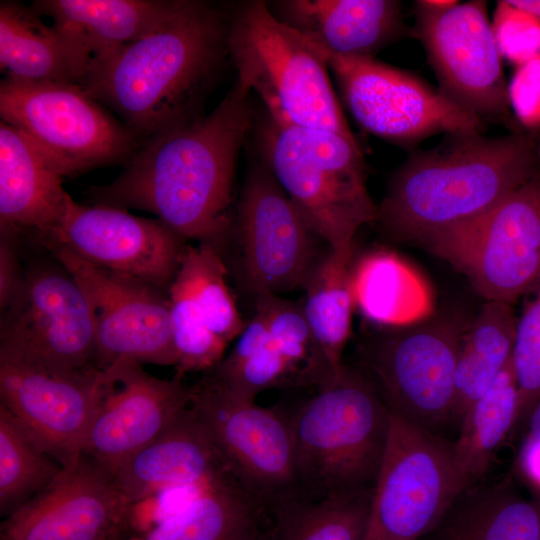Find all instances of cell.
I'll return each instance as SVG.
<instances>
[{
	"label": "cell",
	"mask_w": 540,
	"mask_h": 540,
	"mask_svg": "<svg viewBox=\"0 0 540 540\" xmlns=\"http://www.w3.org/2000/svg\"><path fill=\"white\" fill-rule=\"evenodd\" d=\"M99 372H63L0 351V403L65 467L83 453L98 402Z\"/></svg>",
	"instance_id": "cell-18"
},
{
	"label": "cell",
	"mask_w": 540,
	"mask_h": 540,
	"mask_svg": "<svg viewBox=\"0 0 540 540\" xmlns=\"http://www.w3.org/2000/svg\"><path fill=\"white\" fill-rule=\"evenodd\" d=\"M32 6L0 4V66L6 76L81 85L92 61L88 47L65 29L48 25Z\"/></svg>",
	"instance_id": "cell-24"
},
{
	"label": "cell",
	"mask_w": 540,
	"mask_h": 540,
	"mask_svg": "<svg viewBox=\"0 0 540 540\" xmlns=\"http://www.w3.org/2000/svg\"><path fill=\"white\" fill-rule=\"evenodd\" d=\"M191 386L150 375L141 363L120 359L101 369L98 402L85 445L108 472L163 433L188 407Z\"/></svg>",
	"instance_id": "cell-20"
},
{
	"label": "cell",
	"mask_w": 540,
	"mask_h": 540,
	"mask_svg": "<svg viewBox=\"0 0 540 540\" xmlns=\"http://www.w3.org/2000/svg\"><path fill=\"white\" fill-rule=\"evenodd\" d=\"M228 267L207 244H188L168 294L171 308L229 344L246 323L227 285Z\"/></svg>",
	"instance_id": "cell-31"
},
{
	"label": "cell",
	"mask_w": 540,
	"mask_h": 540,
	"mask_svg": "<svg viewBox=\"0 0 540 540\" xmlns=\"http://www.w3.org/2000/svg\"><path fill=\"white\" fill-rule=\"evenodd\" d=\"M183 0H40L42 16L80 39L92 59L136 41L161 26Z\"/></svg>",
	"instance_id": "cell-26"
},
{
	"label": "cell",
	"mask_w": 540,
	"mask_h": 540,
	"mask_svg": "<svg viewBox=\"0 0 540 540\" xmlns=\"http://www.w3.org/2000/svg\"><path fill=\"white\" fill-rule=\"evenodd\" d=\"M25 262L22 282L1 311L0 351L54 370H100L92 313L72 274L47 250Z\"/></svg>",
	"instance_id": "cell-11"
},
{
	"label": "cell",
	"mask_w": 540,
	"mask_h": 540,
	"mask_svg": "<svg viewBox=\"0 0 540 540\" xmlns=\"http://www.w3.org/2000/svg\"><path fill=\"white\" fill-rule=\"evenodd\" d=\"M251 131L259 161L329 247L354 245L358 229L377 220L356 140L281 122L267 113L255 116Z\"/></svg>",
	"instance_id": "cell-5"
},
{
	"label": "cell",
	"mask_w": 540,
	"mask_h": 540,
	"mask_svg": "<svg viewBox=\"0 0 540 540\" xmlns=\"http://www.w3.org/2000/svg\"><path fill=\"white\" fill-rule=\"evenodd\" d=\"M228 52L238 83L272 118L356 140L334 93L326 57L281 21L265 1L229 11Z\"/></svg>",
	"instance_id": "cell-6"
},
{
	"label": "cell",
	"mask_w": 540,
	"mask_h": 540,
	"mask_svg": "<svg viewBox=\"0 0 540 540\" xmlns=\"http://www.w3.org/2000/svg\"><path fill=\"white\" fill-rule=\"evenodd\" d=\"M44 153L15 127L0 122V228L26 238L49 231L69 193Z\"/></svg>",
	"instance_id": "cell-23"
},
{
	"label": "cell",
	"mask_w": 540,
	"mask_h": 540,
	"mask_svg": "<svg viewBox=\"0 0 540 540\" xmlns=\"http://www.w3.org/2000/svg\"><path fill=\"white\" fill-rule=\"evenodd\" d=\"M373 490L310 498L301 493L272 510L273 540H363Z\"/></svg>",
	"instance_id": "cell-34"
},
{
	"label": "cell",
	"mask_w": 540,
	"mask_h": 540,
	"mask_svg": "<svg viewBox=\"0 0 540 540\" xmlns=\"http://www.w3.org/2000/svg\"><path fill=\"white\" fill-rule=\"evenodd\" d=\"M418 2L421 5L430 9H434V10L448 9L455 6L458 3V1H454V0H421Z\"/></svg>",
	"instance_id": "cell-43"
},
{
	"label": "cell",
	"mask_w": 540,
	"mask_h": 540,
	"mask_svg": "<svg viewBox=\"0 0 540 540\" xmlns=\"http://www.w3.org/2000/svg\"><path fill=\"white\" fill-rule=\"evenodd\" d=\"M509 2L540 21V0H509Z\"/></svg>",
	"instance_id": "cell-41"
},
{
	"label": "cell",
	"mask_w": 540,
	"mask_h": 540,
	"mask_svg": "<svg viewBox=\"0 0 540 540\" xmlns=\"http://www.w3.org/2000/svg\"><path fill=\"white\" fill-rule=\"evenodd\" d=\"M249 96L235 82L209 115L144 141L114 180L86 191L91 205L150 212L223 257L235 214L237 157L255 119Z\"/></svg>",
	"instance_id": "cell-1"
},
{
	"label": "cell",
	"mask_w": 540,
	"mask_h": 540,
	"mask_svg": "<svg viewBox=\"0 0 540 540\" xmlns=\"http://www.w3.org/2000/svg\"><path fill=\"white\" fill-rule=\"evenodd\" d=\"M343 100L366 131L410 143L437 133L481 134L484 122L440 89L374 57H329Z\"/></svg>",
	"instance_id": "cell-13"
},
{
	"label": "cell",
	"mask_w": 540,
	"mask_h": 540,
	"mask_svg": "<svg viewBox=\"0 0 540 540\" xmlns=\"http://www.w3.org/2000/svg\"><path fill=\"white\" fill-rule=\"evenodd\" d=\"M292 434L301 494L322 498L374 489L386 450L390 410L370 375L344 365L294 410Z\"/></svg>",
	"instance_id": "cell-4"
},
{
	"label": "cell",
	"mask_w": 540,
	"mask_h": 540,
	"mask_svg": "<svg viewBox=\"0 0 540 540\" xmlns=\"http://www.w3.org/2000/svg\"><path fill=\"white\" fill-rule=\"evenodd\" d=\"M517 405L518 388L511 359L461 420L453 453L466 487L483 480L494 452L515 427Z\"/></svg>",
	"instance_id": "cell-33"
},
{
	"label": "cell",
	"mask_w": 540,
	"mask_h": 540,
	"mask_svg": "<svg viewBox=\"0 0 540 540\" xmlns=\"http://www.w3.org/2000/svg\"><path fill=\"white\" fill-rule=\"evenodd\" d=\"M420 243L486 301L512 305L540 280V173L484 214Z\"/></svg>",
	"instance_id": "cell-9"
},
{
	"label": "cell",
	"mask_w": 540,
	"mask_h": 540,
	"mask_svg": "<svg viewBox=\"0 0 540 540\" xmlns=\"http://www.w3.org/2000/svg\"><path fill=\"white\" fill-rule=\"evenodd\" d=\"M518 466L526 479L540 490V439L525 438L518 456Z\"/></svg>",
	"instance_id": "cell-40"
},
{
	"label": "cell",
	"mask_w": 540,
	"mask_h": 540,
	"mask_svg": "<svg viewBox=\"0 0 540 540\" xmlns=\"http://www.w3.org/2000/svg\"><path fill=\"white\" fill-rule=\"evenodd\" d=\"M42 248L72 274L87 298L100 370L120 359L175 367L168 291L95 265L64 247Z\"/></svg>",
	"instance_id": "cell-15"
},
{
	"label": "cell",
	"mask_w": 540,
	"mask_h": 540,
	"mask_svg": "<svg viewBox=\"0 0 540 540\" xmlns=\"http://www.w3.org/2000/svg\"><path fill=\"white\" fill-rule=\"evenodd\" d=\"M491 25L502 59L517 67L540 57V21L509 0L497 2Z\"/></svg>",
	"instance_id": "cell-37"
},
{
	"label": "cell",
	"mask_w": 540,
	"mask_h": 540,
	"mask_svg": "<svg viewBox=\"0 0 540 540\" xmlns=\"http://www.w3.org/2000/svg\"><path fill=\"white\" fill-rule=\"evenodd\" d=\"M229 11L183 0L148 35L93 58L84 90L144 141L199 117L228 52Z\"/></svg>",
	"instance_id": "cell-2"
},
{
	"label": "cell",
	"mask_w": 540,
	"mask_h": 540,
	"mask_svg": "<svg viewBox=\"0 0 540 540\" xmlns=\"http://www.w3.org/2000/svg\"><path fill=\"white\" fill-rule=\"evenodd\" d=\"M204 373L205 378L228 394L249 402H255L259 393L270 389L312 387L256 310L230 353Z\"/></svg>",
	"instance_id": "cell-30"
},
{
	"label": "cell",
	"mask_w": 540,
	"mask_h": 540,
	"mask_svg": "<svg viewBox=\"0 0 540 540\" xmlns=\"http://www.w3.org/2000/svg\"><path fill=\"white\" fill-rule=\"evenodd\" d=\"M465 487L453 443L390 412L363 540H420Z\"/></svg>",
	"instance_id": "cell-10"
},
{
	"label": "cell",
	"mask_w": 540,
	"mask_h": 540,
	"mask_svg": "<svg viewBox=\"0 0 540 540\" xmlns=\"http://www.w3.org/2000/svg\"><path fill=\"white\" fill-rule=\"evenodd\" d=\"M414 35L422 43L440 90L480 119L511 125L507 84L486 2L434 10L416 1Z\"/></svg>",
	"instance_id": "cell-16"
},
{
	"label": "cell",
	"mask_w": 540,
	"mask_h": 540,
	"mask_svg": "<svg viewBox=\"0 0 540 540\" xmlns=\"http://www.w3.org/2000/svg\"><path fill=\"white\" fill-rule=\"evenodd\" d=\"M450 312L377 328L359 347L363 369L390 412L431 432L452 423L457 359L469 325Z\"/></svg>",
	"instance_id": "cell-8"
},
{
	"label": "cell",
	"mask_w": 540,
	"mask_h": 540,
	"mask_svg": "<svg viewBox=\"0 0 540 540\" xmlns=\"http://www.w3.org/2000/svg\"><path fill=\"white\" fill-rule=\"evenodd\" d=\"M0 116L29 138L63 178L126 164L144 142L78 84L5 76Z\"/></svg>",
	"instance_id": "cell-7"
},
{
	"label": "cell",
	"mask_w": 540,
	"mask_h": 540,
	"mask_svg": "<svg viewBox=\"0 0 540 540\" xmlns=\"http://www.w3.org/2000/svg\"><path fill=\"white\" fill-rule=\"evenodd\" d=\"M517 318L512 363L518 388L515 427L528 422L540 399V280Z\"/></svg>",
	"instance_id": "cell-36"
},
{
	"label": "cell",
	"mask_w": 540,
	"mask_h": 540,
	"mask_svg": "<svg viewBox=\"0 0 540 540\" xmlns=\"http://www.w3.org/2000/svg\"><path fill=\"white\" fill-rule=\"evenodd\" d=\"M265 508L227 471L145 535L122 540H251Z\"/></svg>",
	"instance_id": "cell-27"
},
{
	"label": "cell",
	"mask_w": 540,
	"mask_h": 540,
	"mask_svg": "<svg viewBox=\"0 0 540 540\" xmlns=\"http://www.w3.org/2000/svg\"><path fill=\"white\" fill-rule=\"evenodd\" d=\"M420 540H540V498L524 497L511 479L480 480L459 491Z\"/></svg>",
	"instance_id": "cell-25"
},
{
	"label": "cell",
	"mask_w": 540,
	"mask_h": 540,
	"mask_svg": "<svg viewBox=\"0 0 540 540\" xmlns=\"http://www.w3.org/2000/svg\"><path fill=\"white\" fill-rule=\"evenodd\" d=\"M40 247L60 246L82 259L169 291L188 240L157 218L118 208L83 205L69 195L57 223L26 238Z\"/></svg>",
	"instance_id": "cell-17"
},
{
	"label": "cell",
	"mask_w": 540,
	"mask_h": 540,
	"mask_svg": "<svg viewBox=\"0 0 540 540\" xmlns=\"http://www.w3.org/2000/svg\"><path fill=\"white\" fill-rule=\"evenodd\" d=\"M251 540H266V538L264 537V535L260 532L258 535H256L254 538H252Z\"/></svg>",
	"instance_id": "cell-44"
},
{
	"label": "cell",
	"mask_w": 540,
	"mask_h": 540,
	"mask_svg": "<svg viewBox=\"0 0 540 540\" xmlns=\"http://www.w3.org/2000/svg\"><path fill=\"white\" fill-rule=\"evenodd\" d=\"M510 109L518 124L529 131L540 129V57L515 68L507 84Z\"/></svg>",
	"instance_id": "cell-38"
},
{
	"label": "cell",
	"mask_w": 540,
	"mask_h": 540,
	"mask_svg": "<svg viewBox=\"0 0 540 540\" xmlns=\"http://www.w3.org/2000/svg\"><path fill=\"white\" fill-rule=\"evenodd\" d=\"M355 307L380 327H402L432 315L425 279L393 252L376 250L356 258L352 275Z\"/></svg>",
	"instance_id": "cell-28"
},
{
	"label": "cell",
	"mask_w": 540,
	"mask_h": 540,
	"mask_svg": "<svg viewBox=\"0 0 540 540\" xmlns=\"http://www.w3.org/2000/svg\"><path fill=\"white\" fill-rule=\"evenodd\" d=\"M134 506L105 468L81 454L5 517L0 540H119Z\"/></svg>",
	"instance_id": "cell-19"
},
{
	"label": "cell",
	"mask_w": 540,
	"mask_h": 540,
	"mask_svg": "<svg viewBox=\"0 0 540 540\" xmlns=\"http://www.w3.org/2000/svg\"><path fill=\"white\" fill-rule=\"evenodd\" d=\"M272 12L329 57H374L402 30L394 0H282Z\"/></svg>",
	"instance_id": "cell-22"
},
{
	"label": "cell",
	"mask_w": 540,
	"mask_h": 540,
	"mask_svg": "<svg viewBox=\"0 0 540 540\" xmlns=\"http://www.w3.org/2000/svg\"><path fill=\"white\" fill-rule=\"evenodd\" d=\"M21 233L0 228V310L3 311L20 286L25 263L22 259Z\"/></svg>",
	"instance_id": "cell-39"
},
{
	"label": "cell",
	"mask_w": 540,
	"mask_h": 540,
	"mask_svg": "<svg viewBox=\"0 0 540 540\" xmlns=\"http://www.w3.org/2000/svg\"><path fill=\"white\" fill-rule=\"evenodd\" d=\"M189 408L228 470L266 508L301 493L283 409L237 399L204 376L191 386Z\"/></svg>",
	"instance_id": "cell-12"
},
{
	"label": "cell",
	"mask_w": 540,
	"mask_h": 540,
	"mask_svg": "<svg viewBox=\"0 0 540 540\" xmlns=\"http://www.w3.org/2000/svg\"><path fill=\"white\" fill-rule=\"evenodd\" d=\"M451 138L394 176L376 220L390 237L421 242L464 224L540 173V148L527 134Z\"/></svg>",
	"instance_id": "cell-3"
},
{
	"label": "cell",
	"mask_w": 540,
	"mask_h": 540,
	"mask_svg": "<svg viewBox=\"0 0 540 540\" xmlns=\"http://www.w3.org/2000/svg\"><path fill=\"white\" fill-rule=\"evenodd\" d=\"M226 471L188 405L163 433L109 473L123 495L136 505L166 490L203 487Z\"/></svg>",
	"instance_id": "cell-21"
},
{
	"label": "cell",
	"mask_w": 540,
	"mask_h": 540,
	"mask_svg": "<svg viewBox=\"0 0 540 540\" xmlns=\"http://www.w3.org/2000/svg\"><path fill=\"white\" fill-rule=\"evenodd\" d=\"M517 317L511 304L486 301L470 320L457 359L452 423L469 408L511 361Z\"/></svg>",
	"instance_id": "cell-32"
},
{
	"label": "cell",
	"mask_w": 540,
	"mask_h": 540,
	"mask_svg": "<svg viewBox=\"0 0 540 540\" xmlns=\"http://www.w3.org/2000/svg\"><path fill=\"white\" fill-rule=\"evenodd\" d=\"M526 437L540 439V399L536 403L528 420V433Z\"/></svg>",
	"instance_id": "cell-42"
},
{
	"label": "cell",
	"mask_w": 540,
	"mask_h": 540,
	"mask_svg": "<svg viewBox=\"0 0 540 540\" xmlns=\"http://www.w3.org/2000/svg\"><path fill=\"white\" fill-rule=\"evenodd\" d=\"M63 466L0 403V512L5 517L44 489Z\"/></svg>",
	"instance_id": "cell-35"
},
{
	"label": "cell",
	"mask_w": 540,
	"mask_h": 540,
	"mask_svg": "<svg viewBox=\"0 0 540 540\" xmlns=\"http://www.w3.org/2000/svg\"><path fill=\"white\" fill-rule=\"evenodd\" d=\"M319 240L269 170L255 161L235 206L229 240L237 244L240 275L249 293L255 297L303 289L322 254Z\"/></svg>",
	"instance_id": "cell-14"
},
{
	"label": "cell",
	"mask_w": 540,
	"mask_h": 540,
	"mask_svg": "<svg viewBox=\"0 0 540 540\" xmlns=\"http://www.w3.org/2000/svg\"><path fill=\"white\" fill-rule=\"evenodd\" d=\"M355 260V244L342 249L328 246L314 264L303 288L304 317L334 375L345 365L343 353L352 331Z\"/></svg>",
	"instance_id": "cell-29"
}]
</instances>
